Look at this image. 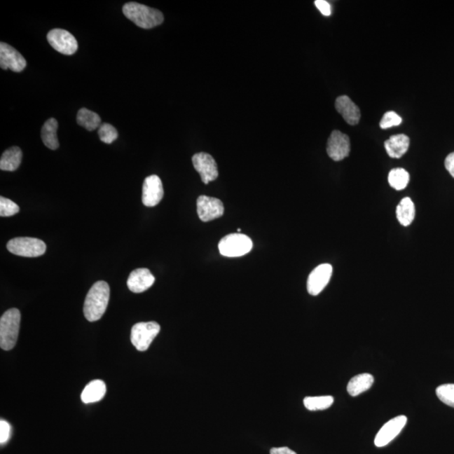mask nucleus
<instances>
[{
  "label": "nucleus",
  "mask_w": 454,
  "mask_h": 454,
  "mask_svg": "<svg viewBox=\"0 0 454 454\" xmlns=\"http://www.w3.org/2000/svg\"><path fill=\"white\" fill-rule=\"evenodd\" d=\"M315 6L318 8L319 12L322 13L323 15L330 16L331 14V8L330 4L325 0H315Z\"/></svg>",
  "instance_id": "nucleus-31"
},
{
  "label": "nucleus",
  "mask_w": 454,
  "mask_h": 454,
  "mask_svg": "<svg viewBox=\"0 0 454 454\" xmlns=\"http://www.w3.org/2000/svg\"><path fill=\"white\" fill-rule=\"evenodd\" d=\"M109 286L104 281H98L92 286L84 301L83 313L88 322L99 321L107 309Z\"/></svg>",
  "instance_id": "nucleus-1"
},
{
  "label": "nucleus",
  "mask_w": 454,
  "mask_h": 454,
  "mask_svg": "<svg viewBox=\"0 0 454 454\" xmlns=\"http://www.w3.org/2000/svg\"><path fill=\"white\" fill-rule=\"evenodd\" d=\"M374 378L371 374L361 373L356 376L348 382L347 386L348 393L352 397H357L365 391L371 388L373 384Z\"/></svg>",
  "instance_id": "nucleus-20"
},
{
  "label": "nucleus",
  "mask_w": 454,
  "mask_h": 454,
  "mask_svg": "<svg viewBox=\"0 0 454 454\" xmlns=\"http://www.w3.org/2000/svg\"><path fill=\"white\" fill-rule=\"evenodd\" d=\"M445 167L454 178V151L450 153L445 160Z\"/></svg>",
  "instance_id": "nucleus-32"
},
{
  "label": "nucleus",
  "mask_w": 454,
  "mask_h": 454,
  "mask_svg": "<svg viewBox=\"0 0 454 454\" xmlns=\"http://www.w3.org/2000/svg\"><path fill=\"white\" fill-rule=\"evenodd\" d=\"M99 136L101 142L106 143V144H111L118 138V132L111 124L104 123L99 126Z\"/></svg>",
  "instance_id": "nucleus-27"
},
{
  "label": "nucleus",
  "mask_w": 454,
  "mask_h": 454,
  "mask_svg": "<svg viewBox=\"0 0 454 454\" xmlns=\"http://www.w3.org/2000/svg\"><path fill=\"white\" fill-rule=\"evenodd\" d=\"M401 117L394 111L386 112L380 121V128L388 129L401 124Z\"/></svg>",
  "instance_id": "nucleus-29"
},
{
  "label": "nucleus",
  "mask_w": 454,
  "mask_h": 454,
  "mask_svg": "<svg viewBox=\"0 0 454 454\" xmlns=\"http://www.w3.org/2000/svg\"><path fill=\"white\" fill-rule=\"evenodd\" d=\"M388 181L391 187L397 191H402L410 182L409 172L401 167L394 168L390 172Z\"/></svg>",
  "instance_id": "nucleus-24"
},
{
  "label": "nucleus",
  "mask_w": 454,
  "mask_h": 454,
  "mask_svg": "<svg viewBox=\"0 0 454 454\" xmlns=\"http://www.w3.org/2000/svg\"><path fill=\"white\" fill-rule=\"evenodd\" d=\"M334 402V398L331 395L325 397H305L304 399V405L307 410L323 411L328 409Z\"/></svg>",
  "instance_id": "nucleus-25"
},
{
  "label": "nucleus",
  "mask_w": 454,
  "mask_h": 454,
  "mask_svg": "<svg viewBox=\"0 0 454 454\" xmlns=\"http://www.w3.org/2000/svg\"><path fill=\"white\" fill-rule=\"evenodd\" d=\"M123 14L126 18L143 29L158 27L164 20L161 11L136 2L125 4L123 6Z\"/></svg>",
  "instance_id": "nucleus-2"
},
{
  "label": "nucleus",
  "mask_w": 454,
  "mask_h": 454,
  "mask_svg": "<svg viewBox=\"0 0 454 454\" xmlns=\"http://www.w3.org/2000/svg\"><path fill=\"white\" fill-rule=\"evenodd\" d=\"M410 146V138L405 134L394 135L385 142L387 154L392 158H401Z\"/></svg>",
  "instance_id": "nucleus-17"
},
{
  "label": "nucleus",
  "mask_w": 454,
  "mask_h": 454,
  "mask_svg": "<svg viewBox=\"0 0 454 454\" xmlns=\"http://www.w3.org/2000/svg\"><path fill=\"white\" fill-rule=\"evenodd\" d=\"M192 162L205 184H208L218 178L217 164L212 155L205 153H196L193 156Z\"/></svg>",
  "instance_id": "nucleus-9"
},
{
  "label": "nucleus",
  "mask_w": 454,
  "mask_h": 454,
  "mask_svg": "<svg viewBox=\"0 0 454 454\" xmlns=\"http://www.w3.org/2000/svg\"><path fill=\"white\" fill-rule=\"evenodd\" d=\"M437 397L446 405L454 408V385L448 384L437 387L436 390Z\"/></svg>",
  "instance_id": "nucleus-26"
},
{
  "label": "nucleus",
  "mask_w": 454,
  "mask_h": 454,
  "mask_svg": "<svg viewBox=\"0 0 454 454\" xmlns=\"http://www.w3.org/2000/svg\"><path fill=\"white\" fill-rule=\"evenodd\" d=\"M0 67L4 70L11 69L16 73H20L27 67V61L18 50L4 42H1L0 43Z\"/></svg>",
  "instance_id": "nucleus-12"
},
{
  "label": "nucleus",
  "mask_w": 454,
  "mask_h": 454,
  "mask_svg": "<svg viewBox=\"0 0 454 454\" xmlns=\"http://www.w3.org/2000/svg\"><path fill=\"white\" fill-rule=\"evenodd\" d=\"M415 214V205L410 198H404L397 206V216L404 226H410L414 221Z\"/></svg>",
  "instance_id": "nucleus-22"
},
{
  "label": "nucleus",
  "mask_w": 454,
  "mask_h": 454,
  "mask_svg": "<svg viewBox=\"0 0 454 454\" xmlns=\"http://www.w3.org/2000/svg\"><path fill=\"white\" fill-rule=\"evenodd\" d=\"M160 330L161 327L157 322H139L132 328L130 340L138 351H146L156 336L158 335Z\"/></svg>",
  "instance_id": "nucleus-6"
},
{
  "label": "nucleus",
  "mask_w": 454,
  "mask_h": 454,
  "mask_svg": "<svg viewBox=\"0 0 454 454\" xmlns=\"http://www.w3.org/2000/svg\"><path fill=\"white\" fill-rule=\"evenodd\" d=\"M164 195L163 183L157 175L145 179L142 187V203L147 207H154L161 202Z\"/></svg>",
  "instance_id": "nucleus-13"
},
{
  "label": "nucleus",
  "mask_w": 454,
  "mask_h": 454,
  "mask_svg": "<svg viewBox=\"0 0 454 454\" xmlns=\"http://www.w3.org/2000/svg\"><path fill=\"white\" fill-rule=\"evenodd\" d=\"M77 122L79 125L90 130H95L101 125V119L98 114L92 112L86 108L79 109L77 116Z\"/></svg>",
  "instance_id": "nucleus-23"
},
{
  "label": "nucleus",
  "mask_w": 454,
  "mask_h": 454,
  "mask_svg": "<svg viewBox=\"0 0 454 454\" xmlns=\"http://www.w3.org/2000/svg\"><path fill=\"white\" fill-rule=\"evenodd\" d=\"M270 454H297L293 450L287 447L273 448L270 450Z\"/></svg>",
  "instance_id": "nucleus-33"
},
{
  "label": "nucleus",
  "mask_w": 454,
  "mask_h": 454,
  "mask_svg": "<svg viewBox=\"0 0 454 454\" xmlns=\"http://www.w3.org/2000/svg\"><path fill=\"white\" fill-rule=\"evenodd\" d=\"M406 422L407 418L406 415H399L397 418L389 420L377 433L376 439H374V444L378 448L385 447V446L389 444L401 433Z\"/></svg>",
  "instance_id": "nucleus-11"
},
{
  "label": "nucleus",
  "mask_w": 454,
  "mask_h": 454,
  "mask_svg": "<svg viewBox=\"0 0 454 454\" xmlns=\"http://www.w3.org/2000/svg\"><path fill=\"white\" fill-rule=\"evenodd\" d=\"M106 393V385L103 380H92L83 390L81 399L83 403L90 404L98 402L102 399Z\"/></svg>",
  "instance_id": "nucleus-18"
},
{
  "label": "nucleus",
  "mask_w": 454,
  "mask_h": 454,
  "mask_svg": "<svg viewBox=\"0 0 454 454\" xmlns=\"http://www.w3.org/2000/svg\"><path fill=\"white\" fill-rule=\"evenodd\" d=\"M58 122L54 118H50L45 122L41 129V139L44 145L50 150H56L59 147L57 136Z\"/></svg>",
  "instance_id": "nucleus-21"
},
{
  "label": "nucleus",
  "mask_w": 454,
  "mask_h": 454,
  "mask_svg": "<svg viewBox=\"0 0 454 454\" xmlns=\"http://www.w3.org/2000/svg\"><path fill=\"white\" fill-rule=\"evenodd\" d=\"M326 151L333 161H342L350 153V139L346 134L333 130L328 138Z\"/></svg>",
  "instance_id": "nucleus-8"
},
{
  "label": "nucleus",
  "mask_w": 454,
  "mask_h": 454,
  "mask_svg": "<svg viewBox=\"0 0 454 454\" xmlns=\"http://www.w3.org/2000/svg\"><path fill=\"white\" fill-rule=\"evenodd\" d=\"M197 213L202 221L216 220L224 214V205L216 198L201 195L197 200Z\"/></svg>",
  "instance_id": "nucleus-10"
},
{
  "label": "nucleus",
  "mask_w": 454,
  "mask_h": 454,
  "mask_svg": "<svg viewBox=\"0 0 454 454\" xmlns=\"http://www.w3.org/2000/svg\"><path fill=\"white\" fill-rule=\"evenodd\" d=\"M332 275L331 265L323 263L310 273L307 280V290L311 296H318L329 283Z\"/></svg>",
  "instance_id": "nucleus-14"
},
{
  "label": "nucleus",
  "mask_w": 454,
  "mask_h": 454,
  "mask_svg": "<svg viewBox=\"0 0 454 454\" xmlns=\"http://www.w3.org/2000/svg\"><path fill=\"white\" fill-rule=\"evenodd\" d=\"M335 107L348 125L359 124L361 118L360 109L348 96H339L336 99Z\"/></svg>",
  "instance_id": "nucleus-16"
},
{
  "label": "nucleus",
  "mask_w": 454,
  "mask_h": 454,
  "mask_svg": "<svg viewBox=\"0 0 454 454\" xmlns=\"http://www.w3.org/2000/svg\"><path fill=\"white\" fill-rule=\"evenodd\" d=\"M19 212V206L14 201L3 196L0 197V216L1 217L15 216Z\"/></svg>",
  "instance_id": "nucleus-28"
},
{
  "label": "nucleus",
  "mask_w": 454,
  "mask_h": 454,
  "mask_svg": "<svg viewBox=\"0 0 454 454\" xmlns=\"http://www.w3.org/2000/svg\"><path fill=\"white\" fill-rule=\"evenodd\" d=\"M241 231H242V229H241V228H238V233H241Z\"/></svg>",
  "instance_id": "nucleus-34"
},
{
  "label": "nucleus",
  "mask_w": 454,
  "mask_h": 454,
  "mask_svg": "<svg viewBox=\"0 0 454 454\" xmlns=\"http://www.w3.org/2000/svg\"><path fill=\"white\" fill-rule=\"evenodd\" d=\"M48 41L55 50L62 54L73 55L78 48L76 38L66 29H52L48 34Z\"/></svg>",
  "instance_id": "nucleus-7"
},
{
  "label": "nucleus",
  "mask_w": 454,
  "mask_h": 454,
  "mask_svg": "<svg viewBox=\"0 0 454 454\" xmlns=\"http://www.w3.org/2000/svg\"><path fill=\"white\" fill-rule=\"evenodd\" d=\"M22 157V151L20 147H11L4 151L0 159V170L8 172L15 171L20 167Z\"/></svg>",
  "instance_id": "nucleus-19"
},
{
  "label": "nucleus",
  "mask_w": 454,
  "mask_h": 454,
  "mask_svg": "<svg viewBox=\"0 0 454 454\" xmlns=\"http://www.w3.org/2000/svg\"><path fill=\"white\" fill-rule=\"evenodd\" d=\"M20 324V312L12 308L4 312L0 319V346L4 350L14 348L18 339Z\"/></svg>",
  "instance_id": "nucleus-3"
},
{
  "label": "nucleus",
  "mask_w": 454,
  "mask_h": 454,
  "mask_svg": "<svg viewBox=\"0 0 454 454\" xmlns=\"http://www.w3.org/2000/svg\"><path fill=\"white\" fill-rule=\"evenodd\" d=\"M7 249L12 254L36 258L42 256L46 250V245L40 239L33 238H16L7 243Z\"/></svg>",
  "instance_id": "nucleus-4"
},
{
  "label": "nucleus",
  "mask_w": 454,
  "mask_h": 454,
  "mask_svg": "<svg viewBox=\"0 0 454 454\" xmlns=\"http://www.w3.org/2000/svg\"><path fill=\"white\" fill-rule=\"evenodd\" d=\"M252 248L251 238L241 233L227 235L219 242V251L221 254L229 256V258L246 255L252 250Z\"/></svg>",
  "instance_id": "nucleus-5"
},
{
  "label": "nucleus",
  "mask_w": 454,
  "mask_h": 454,
  "mask_svg": "<svg viewBox=\"0 0 454 454\" xmlns=\"http://www.w3.org/2000/svg\"><path fill=\"white\" fill-rule=\"evenodd\" d=\"M11 427L6 420L0 422V443L1 444L6 443L10 439Z\"/></svg>",
  "instance_id": "nucleus-30"
},
{
  "label": "nucleus",
  "mask_w": 454,
  "mask_h": 454,
  "mask_svg": "<svg viewBox=\"0 0 454 454\" xmlns=\"http://www.w3.org/2000/svg\"><path fill=\"white\" fill-rule=\"evenodd\" d=\"M154 282L155 277L149 269L144 268H137L130 273L128 280V287L133 293H142L151 288Z\"/></svg>",
  "instance_id": "nucleus-15"
}]
</instances>
